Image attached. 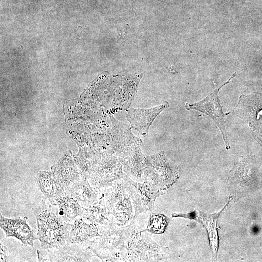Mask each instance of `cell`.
Instances as JSON below:
<instances>
[{
    "instance_id": "cell-1",
    "label": "cell",
    "mask_w": 262,
    "mask_h": 262,
    "mask_svg": "<svg viewBox=\"0 0 262 262\" xmlns=\"http://www.w3.org/2000/svg\"><path fill=\"white\" fill-rule=\"evenodd\" d=\"M97 226L99 235L91 240L88 248L103 262H127L131 222L126 226H119L113 217L108 224Z\"/></svg>"
},
{
    "instance_id": "cell-2",
    "label": "cell",
    "mask_w": 262,
    "mask_h": 262,
    "mask_svg": "<svg viewBox=\"0 0 262 262\" xmlns=\"http://www.w3.org/2000/svg\"><path fill=\"white\" fill-rule=\"evenodd\" d=\"M37 227V236L42 249L61 246L71 243L67 222L59 214L53 212L44 200L34 210Z\"/></svg>"
},
{
    "instance_id": "cell-3",
    "label": "cell",
    "mask_w": 262,
    "mask_h": 262,
    "mask_svg": "<svg viewBox=\"0 0 262 262\" xmlns=\"http://www.w3.org/2000/svg\"><path fill=\"white\" fill-rule=\"evenodd\" d=\"M131 227L127 245V262H161L169 257V248L154 242L147 231H143L135 225Z\"/></svg>"
},
{
    "instance_id": "cell-4",
    "label": "cell",
    "mask_w": 262,
    "mask_h": 262,
    "mask_svg": "<svg viewBox=\"0 0 262 262\" xmlns=\"http://www.w3.org/2000/svg\"><path fill=\"white\" fill-rule=\"evenodd\" d=\"M180 171L165 156L164 151L145 155L142 180L156 189L165 192L179 179Z\"/></svg>"
},
{
    "instance_id": "cell-5",
    "label": "cell",
    "mask_w": 262,
    "mask_h": 262,
    "mask_svg": "<svg viewBox=\"0 0 262 262\" xmlns=\"http://www.w3.org/2000/svg\"><path fill=\"white\" fill-rule=\"evenodd\" d=\"M101 196L109 214L119 226L128 225L134 219L133 205L124 188L123 178L104 188Z\"/></svg>"
},
{
    "instance_id": "cell-6",
    "label": "cell",
    "mask_w": 262,
    "mask_h": 262,
    "mask_svg": "<svg viewBox=\"0 0 262 262\" xmlns=\"http://www.w3.org/2000/svg\"><path fill=\"white\" fill-rule=\"evenodd\" d=\"M122 164L116 154L99 155L93 161L88 181L97 190L104 188L124 177Z\"/></svg>"
},
{
    "instance_id": "cell-7",
    "label": "cell",
    "mask_w": 262,
    "mask_h": 262,
    "mask_svg": "<svg viewBox=\"0 0 262 262\" xmlns=\"http://www.w3.org/2000/svg\"><path fill=\"white\" fill-rule=\"evenodd\" d=\"M124 188L129 195L134 211L135 219L139 214L147 211H152L156 198L165 193L158 190L150 183L144 181L137 182L125 174Z\"/></svg>"
},
{
    "instance_id": "cell-8",
    "label": "cell",
    "mask_w": 262,
    "mask_h": 262,
    "mask_svg": "<svg viewBox=\"0 0 262 262\" xmlns=\"http://www.w3.org/2000/svg\"><path fill=\"white\" fill-rule=\"evenodd\" d=\"M236 73L225 83L219 86L213 91L208 94L201 100L194 103H186L185 105L187 110H194L200 112L209 116L216 124L219 128L227 149L230 148L228 139L227 133L225 128L224 117L230 112L224 113L221 105L218 93L221 88L228 84L230 80L235 77Z\"/></svg>"
},
{
    "instance_id": "cell-9",
    "label": "cell",
    "mask_w": 262,
    "mask_h": 262,
    "mask_svg": "<svg viewBox=\"0 0 262 262\" xmlns=\"http://www.w3.org/2000/svg\"><path fill=\"white\" fill-rule=\"evenodd\" d=\"M251 158L239 156L229 172L227 184L232 197L235 199L245 196L252 189L255 171Z\"/></svg>"
},
{
    "instance_id": "cell-10",
    "label": "cell",
    "mask_w": 262,
    "mask_h": 262,
    "mask_svg": "<svg viewBox=\"0 0 262 262\" xmlns=\"http://www.w3.org/2000/svg\"><path fill=\"white\" fill-rule=\"evenodd\" d=\"M39 262H90L95 256L88 248L70 243L61 246L37 250Z\"/></svg>"
},
{
    "instance_id": "cell-11",
    "label": "cell",
    "mask_w": 262,
    "mask_h": 262,
    "mask_svg": "<svg viewBox=\"0 0 262 262\" xmlns=\"http://www.w3.org/2000/svg\"><path fill=\"white\" fill-rule=\"evenodd\" d=\"M169 104L165 101L162 104L150 109H135L130 108L127 110L126 118L131 127L137 131L144 137L148 135L149 129L156 117Z\"/></svg>"
},
{
    "instance_id": "cell-12",
    "label": "cell",
    "mask_w": 262,
    "mask_h": 262,
    "mask_svg": "<svg viewBox=\"0 0 262 262\" xmlns=\"http://www.w3.org/2000/svg\"><path fill=\"white\" fill-rule=\"evenodd\" d=\"M233 113L240 118L248 121L251 126L262 122V94L254 93L241 95Z\"/></svg>"
},
{
    "instance_id": "cell-13",
    "label": "cell",
    "mask_w": 262,
    "mask_h": 262,
    "mask_svg": "<svg viewBox=\"0 0 262 262\" xmlns=\"http://www.w3.org/2000/svg\"><path fill=\"white\" fill-rule=\"evenodd\" d=\"M0 217V227L6 237H16L25 246L30 245L34 248L33 242L39 238L35 234V231L27 223L26 217L9 219L4 217L1 214Z\"/></svg>"
},
{
    "instance_id": "cell-14",
    "label": "cell",
    "mask_w": 262,
    "mask_h": 262,
    "mask_svg": "<svg viewBox=\"0 0 262 262\" xmlns=\"http://www.w3.org/2000/svg\"><path fill=\"white\" fill-rule=\"evenodd\" d=\"M139 147H129L116 155L122 164L125 175L131 179L143 181L145 155L142 153Z\"/></svg>"
},
{
    "instance_id": "cell-15",
    "label": "cell",
    "mask_w": 262,
    "mask_h": 262,
    "mask_svg": "<svg viewBox=\"0 0 262 262\" xmlns=\"http://www.w3.org/2000/svg\"><path fill=\"white\" fill-rule=\"evenodd\" d=\"M112 122V142L110 152L116 154L125 148L133 146H140L142 140L134 136L131 127L124 122L110 116Z\"/></svg>"
},
{
    "instance_id": "cell-16",
    "label": "cell",
    "mask_w": 262,
    "mask_h": 262,
    "mask_svg": "<svg viewBox=\"0 0 262 262\" xmlns=\"http://www.w3.org/2000/svg\"><path fill=\"white\" fill-rule=\"evenodd\" d=\"M69 241L88 247L91 240L99 235L96 225L88 222L81 216L76 218L70 224Z\"/></svg>"
},
{
    "instance_id": "cell-17",
    "label": "cell",
    "mask_w": 262,
    "mask_h": 262,
    "mask_svg": "<svg viewBox=\"0 0 262 262\" xmlns=\"http://www.w3.org/2000/svg\"><path fill=\"white\" fill-rule=\"evenodd\" d=\"M35 181L41 192L53 205L55 206L57 199L66 194L65 188L53 172H40Z\"/></svg>"
},
{
    "instance_id": "cell-18",
    "label": "cell",
    "mask_w": 262,
    "mask_h": 262,
    "mask_svg": "<svg viewBox=\"0 0 262 262\" xmlns=\"http://www.w3.org/2000/svg\"><path fill=\"white\" fill-rule=\"evenodd\" d=\"M53 173L66 189L81 179L82 175L77 171L72 160L67 156L63 157L53 167Z\"/></svg>"
},
{
    "instance_id": "cell-19",
    "label": "cell",
    "mask_w": 262,
    "mask_h": 262,
    "mask_svg": "<svg viewBox=\"0 0 262 262\" xmlns=\"http://www.w3.org/2000/svg\"><path fill=\"white\" fill-rule=\"evenodd\" d=\"M82 217L86 221L96 225H102L108 224L113 217L110 215L107 211L102 196L98 197L94 202L82 205Z\"/></svg>"
},
{
    "instance_id": "cell-20",
    "label": "cell",
    "mask_w": 262,
    "mask_h": 262,
    "mask_svg": "<svg viewBox=\"0 0 262 262\" xmlns=\"http://www.w3.org/2000/svg\"><path fill=\"white\" fill-rule=\"evenodd\" d=\"M66 191L74 196L81 206L92 203L98 197L87 178L82 175L80 180L66 188Z\"/></svg>"
},
{
    "instance_id": "cell-21",
    "label": "cell",
    "mask_w": 262,
    "mask_h": 262,
    "mask_svg": "<svg viewBox=\"0 0 262 262\" xmlns=\"http://www.w3.org/2000/svg\"><path fill=\"white\" fill-rule=\"evenodd\" d=\"M55 206H58L59 214L69 224L82 214V206L74 196L67 193L56 200Z\"/></svg>"
},
{
    "instance_id": "cell-22",
    "label": "cell",
    "mask_w": 262,
    "mask_h": 262,
    "mask_svg": "<svg viewBox=\"0 0 262 262\" xmlns=\"http://www.w3.org/2000/svg\"><path fill=\"white\" fill-rule=\"evenodd\" d=\"M169 222V219L162 213H151L147 227L143 231L154 234L164 233Z\"/></svg>"
}]
</instances>
